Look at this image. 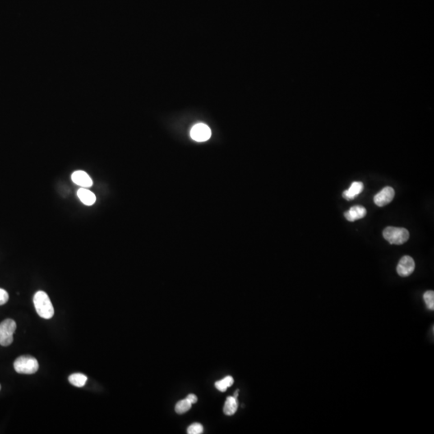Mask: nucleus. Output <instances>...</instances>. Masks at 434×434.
I'll return each mask as SVG.
<instances>
[{
    "label": "nucleus",
    "instance_id": "f257e3e1",
    "mask_svg": "<svg viewBox=\"0 0 434 434\" xmlns=\"http://www.w3.org/2000/svg\"><path fill=\"white\" fill-rule=\"evenodd\" d=\"M33 302L37 314L44 319H50L54 315V308L50 298L43 291H38L33 297Z\"/></svg>",
    "mask_w": 434,
    "mask_h": 434
},
{
    "label": "nucleus",
    "instance_id": "f03ea898",
    "mask_svg": "<svg viewBox=\"0 0 434 434\" xmlns=\"http://www.w3.org/2000/svg\"><path fill=\"white\" fill-rule=\"evenodd\" d=\"M14 368L18 373L31 375L38 371L39 363L36 359L33 356H22L15 360Z\"/></svg>",
    "mask_w": 434,
    "mask_h": 434
},
{
    "label": "nucleus",
    "instance_id": "7ed1b4c3",
    "mask_svg": "<svg viewBox=\"0 0 434 434\" xmlns=\"http://www.w3.org/2000/svg\"><path fill=\"white\" fill-rule=\"evenodd\" d=\"M383 236L391 245H402L409 238V232L404 228L387 227L383 232Z\"/></svg>",
    "mask_w": 434,
    "mask_h": 434
},
{
    "label": "nucleus",
    "instance_id": "20e7f679",
    "mask_svg": "<svg viewBox=\"0 0 434 434\" xmlns=\"http://www.w3.org/2000/svg\"><path fill=\"white\" fill-rule=\"evenodd\" d=\"M16 330V323L12 319H5L0 324V345L7 347L13 343V334Z\"/></svg>",
    "mask_w": 434,
    "mask_h": 434
},
{
    "label": "nucleus",
    "instance_id": "39448f33",
    "mask_svg": "<svg viewBox=\"0 0 434 434\" xmlns=\"http://www.w3.org/2000/svg\"><path fill=\"white\" fill-rule=\"evenodd\" d=\"M212 132L209 126L204 123L196 124L191 128V139L197 142H204L210 139Z\"/></svg>",
    "mask_w": 434,
    "mask_h": 434
},
{
    "label": "nucleus",
    "instance_id": "423d86ee",
    "mask_svg": "<svg viewBox=\"0 0 434 434\" xmlns=\"http://www.w3.org/2000/svg\"><path fill=\"white\" fill-rule=\"evenodd\" d=\"M415 269L414 260L409 256H404L398 263L397 271L400 277H408Z\"/></svg>",
    "mask_w": 434,
    "mask_h": 434
},
{
    "label": "nucleus",
    "instance_id": "0eeeda50",
    "mask_svg": "<svg viewBox=\"0 0 434 434\" xmlns=\"http://www.w3.org/2000/svg\"><path fill=\"white\" fill-rule=\"evenodd\" d=\"M395 196V191L393 187H384L383 190L376 194L374 197V202L379 207L386 206L387 204H390Z\"/></svg>",
    "mask_w": 434,
    "mask_h": 434
},
{
    "label": "nucleus",
    "instance_id": "6e6552de",
    "mask_svg": "<svg viewBox=\"0 0 434 434\" xmlns=\"http://www.w3.org/2000/svg\"><path fill=\"white\" fill-rule=\"evenodd\" d=\"M72 181L74 183L84 188H88L93 185V181L90 178V176L83 171H76L73 172L72 175Z\"/></svg>",
    "mask_w": 434,
    "mask_h": 434
},
{
    "label": "nucleus",
    "instance_id": "1a4fd4ad",
    "mask_svg": "<svg viewBox=\"0 0 434 434\" xmlns=\"http://www.w3.org/2000/svg\"><path fill=\"white\" fill-rule=\"evenodd\" d=\"M367 215V210L364 207L356 205L344 213V217L350 222H354L357 219H362Z\"/></svg>",
    "mask_w": 434,
    "mask_h": 434
},
{
    "label": "nucleus",
    "instance_id": "9d476101",
    "mask_svg": "<svg viewBox=\"0 0 434 434\" xmlns=\"http://www.w3.org/2000/svg\"><path fill=\"white\" fill-rule=\"evenodd\" d=\"M363 189V183L362 182H352L348 190L343 191V196L347 200H352L360 195Z\"/></svg>",
    "mask_w": 434,
    "mask_h": 434
},
{
    "label": "nucleus",
    "instance_id": "9b49d317",
    "mask_svg": "<svg viewBox=\"0 0 434 434\" xmlns=\"http://www.w3.org/2000/svg\"><path fill=\"white\" fill-rule=\"evenodd\" d=\"M77 196L80 201L87 206H91L96 202V195L89 189L80 187L77 191Z\"/></svg>",
    "mask_w": 434,
    "mask_h": 434
},
{
    "label": "nucleus",
    "instance_id": "f8f14e48",
    "mask_svg": "<svg viewBox=\"0 0 434 434\" xmlns=\"http://www.w3.org/2000/svg\"><path fill=\"white\" fill-rule=\"evenodd\" d=\"M238 408V402L237 398L234 397H228L226 399L225 404L224 405V413L227 416H232L235 412H237Z\"/></svg>",
    "mask_w": 434,
    "mask_h": 434
},
{
    "label": "nucleus",
    "instance_id": "ddd939ff",
    "mask_svg": "<svg viewBox=\"0 0 434 434\" xmlns=\"http://www.w3.org/2000/svg\"><path fill=\"white\" fill-rule=\"evenodd\" d=\"M88 378L85 375L81 373H74L69 377V381L70 384H72L73 386L77 387V388H81L85 386L86 384Z\"/></svg>",
    "mask_w": 434,
    "mask_h": 434
},
{
    "label": "nucleus",
    "instance_id": "4468645a",
    "mask_svg": "<svg viewBox=\"0 0 434 434\" xmlns=\"http://www.w3.org/2000/svg\"><path fill=\"white\" fill-rule=\"evenodd\" d=\"M233 383H234V380H233V378L232 376H226L223 380L216 382L215 386L218 390L220 391L222 393H224V392H225L226 389H228V387L232 386Z\"/></svg>",
    "mask_w": 434,
    "mask_h": 434
},
{
    "label": "nucleus",
    "instance_id": "2eb2a0df",
    "mask_svg": "<svg viewBox=\"0 0 434 434\" xmlns=\"http://www.w3.org/2000/svg\"><path fill=\"white\" fill-rule=\"evenodd\" d=\"M191 405L192 404H191L190 402L187 400V398H185V399H181L180 401L176 404V412L178 413V414H182V413H185V412H187V411L190 410L191 408Z\"/></svg>",
    "mask_w": 434,
    "mask_h": 434
},
{
    "label": "nucleus",
    "instance_id": "dca6fc26",
    "mask_svg": "<svg viewBox=\"0 0 434 434\" xmlns=\"http://www.w3.org/2000/svg\"><path fill=\"white\" fill-rule=\"evenodd\" d=\"M424 301L426 302V306L430 311L434 310V292L433 290L426 291L424 293Z\"/></svg>",
    "mask_w": 434,
    "mask_h": 434
},
{
    "label": "nucleus",
    "instance_id": "f3484780",
    "mask_svg": "<svg viewBox=\"0 0 434 434\" xmlns=\"http://www.w3.org/2000/svg\"><path fill=\"white\" fill-rule=\"evenodd\" d=\"M204 432V427L200 423H194L187 428L188 434H200Z\"/></svg>",
    "mask_w": 434,
    "mask_h": 434
},
{
    "label": "nucleus",
    "instance_id": "a211bd4d",
    "mask_svg": "<svg viewBox=\"0 0 434 434\" xmlns=\"http://www.w3.org/2000/svg\"><path fill=\"white\" fill-rule=\"evenodd\" d=\"M8 299L9 294L7 291L3 289H0V306L7 303Z\"/></svg>",
    "mask_w": 434,
    "mask_h": 434
},
{
    "label": "nucleus",
    "instance_id": "6ab92c4d",
    "mask_svg": "<svg viewBox=\"0 0 434 434\" xmlns=\"http://www.w3.org/2000/svg\"><path fill=\"white\" fill-rule=\"evenodd\" d=\"M187 399L191 404H195L197 402L198 398L195 394H189L187 397Z\"/></svg>",
    "mask_w": 434,
    "mask_h": 434
},
{
    "label": "nucleus",
    "instance_id": "aec40b11",
    "mask_svg": "<svg viewBox=\"0 0 434 434\" xmlns=\"http://www.w3.org/2000/svg\"><path fill=\"white\" fill-rule=\"evenodd\" d=\"M238 392L239 390L236 391V392H235L234 398H237V397H238Z\"/></svg>",
    "mask_w": 434,
    "mask_h": 434
},
{
    "label": "nucleus",
    "instance_id": "412c9836",
    "mask_svg": "<svg viewBox=\"0 0 434 434\" xmlns=\"http://www.w3.org/2000/svg\"><path fill=\"white\" fill-rule=\"evenodd\" d=\"M0 390H1V385H0Z\"/></svg>",
    "mask_w": 434,
    "mask_h": 434
}]
</instances>
